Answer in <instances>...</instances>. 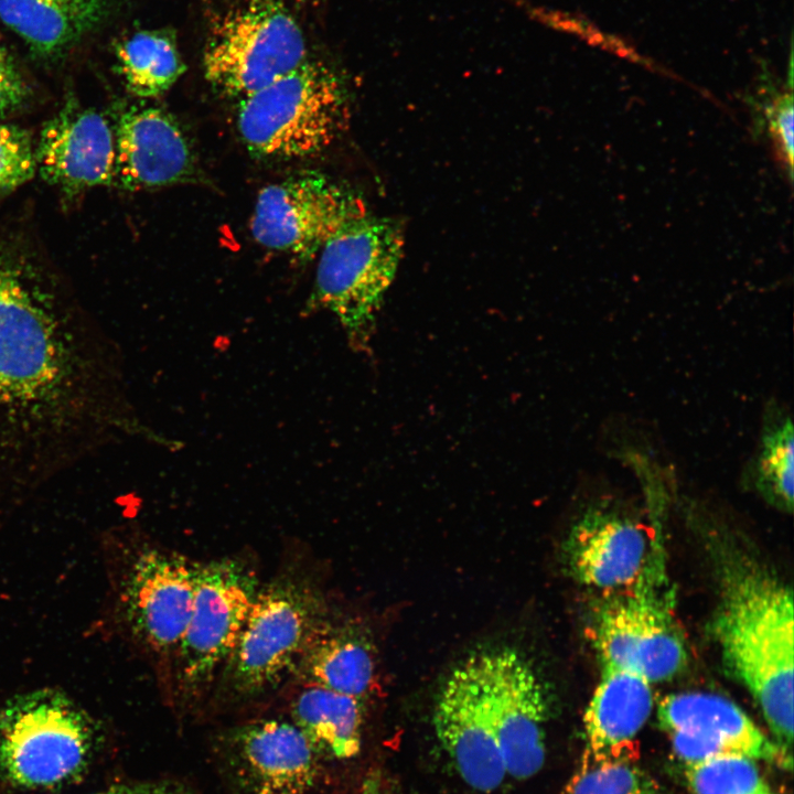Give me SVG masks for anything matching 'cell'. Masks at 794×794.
Returning <instances> with one entry per match:
<instances>
[{
    "instance_id": "obj_31",
    "label": "cell",
    "mask_w": 794,
    "mask_h": 794,
    "mask_svg": "<svg viewBox=\"0 0 794 794\" xmlns=\"http://www.w3.org/2000/svg\"><path fill=\"white\" fill-rule=\"evenodd\" d=\"M116 788H117V787L111 788V790H108V791L103 792V793H98V794H116Z\"/></svg>"
},
{
    "instance_id": "obj_7",
    "label": "cell",
    "mask_w": 794,
    "mask_h": 794,
    "mask_svg": "<svg viewBox=\"0 0 794 794\" xmlns=\"http://www.w3.org/2000/svg\"><path fill=\"white\" fill-rule=\"evenodd\" d=\"M95 742L90 717L60 690H32L0 709V771L17 785L71 782L87 766Z\"/></svg>"
},
{
    "instance_id": "obj_13",
    "label": "cell",
    "mask_w": 794,
    "mask_h": 794,
    "mask_svg": "<svg viewBox=\"0 0 794 794\" xmlns=\"http://www.w3.org/2000/svg\"><path fill=\"white\" fill-rule=\"evenodd\" d=\"M490 699L506 774L534 776L545 762L547 688L534 666L512 648L484 651Z\"/></svg>"
},
{
    "instance_id": "obj_26",
    "label": "cell",
    "mask_w": 794,
    "mask_h": 794,
    "mask_svg": "<svg viewBox=\"0 0 794 794\" xmlns=\"http://www.w3.org/2000/svg\"><path fill=\"white\" fill-rule=\"evenodd\" d=\"M561 794H662V790L635 760H619L579 765Z\"/></svg>"
},
{
    "instance_id": "obj_29",
    "label": "cell",
    "mask_w": 794,
    "mask_h": 794,
    "mask_svg": "<svg viewBox=\"0 0 794 794\" xmlns=\"http://www.w3.org/2000/svg\"><path fill=\"white\" fill-rule=\"evenodd\" d=\"M25 87L7 52L0 47V112L18 106Z\"/></svg>"
},
{
    "instance_id": "obj_8",
    "label": "cell",
    "mask_w": 794,
    "mask_h": 794,
    "mask_svg": "<svg viewBox=\"0 0 794 794\" xmlns=\"http://www.w3.org/2000/svg\"><path fill=\"white\" fill-rule=\"evenodd\" d=\"M307 60L303 32L281 0H238L213 18L203 68L218 92L243 99Z\"/></svg>"
},
{
    "instance_id": "obj_5",
    "label": "cell",
    "mask_w": 794,
    "mask_h": 794,
    "mask_svg": "<svg viewBox=\"0 0 794 794\" xmlns=\"http://www.w3.org/2000/svg\"><path fill=\"white\" fill-rule=\"evenodd\" d=\"M347 118L348 95L340 75L322 61L307 60L240 99L237 126L255 157L291 160L326 149Z\"/></svg>"
},
{
    "instance_id": "obj_4",
    "label": "cell",
    "mask_w": 794,
    "mask_h": 794,
    "mask_svg": "<svg viewBox=\"0 0 794 794\" xmlns=\"http://www.w3.org/2000/svg\"><path fill=\"white\" fill-rule=\"evenodd\" d=\"M107 564L115 619L128 639L167 669L194 597V562L141 538H111Z\"/></svg>"
},
{
    "instance_id": "obj_18",
    "label": "cell",
    "mask_w": 794,
    "mask_h": 794,
    "mask_svg": "<svg viewBox=\"0 0 794 794\" xmlns=\"http://www.w3.org/2000/svg\"><path fill=\"white\" fill-rule=\"evenodd\" d=\"M115 147V176L128 190L162 187L194 176L191 146L176 120L160 108L124 112Z\"/></svg>"
},
{
    "instance_id": "obj_12",
    "label": "cell",
    "mask_w": 794,
    "mask_h": 794,
    "mask_svg": "<svg viewBox=\"0 0 794 794\" xmlns=\"http://www.w3.org/2000/svg\"><path fill=\"white\" fill-rule=\"evenodd\" d=\"M436 736L460 777L491 793L507 777L496 738L484 652L455 666L437 696Z\"/></svg>"
},
{
    "instance_id": "obj_17",
    "label": "cell",
    "mask_w": 794,
    "mask_h": 794,
    "mask_svg": "<svg viewBox=\"0 0 794 794\" xmlns=\"http://www.w3.org/2000/svg\"><path fill=\"white\" fill-rule=\"evenodd\" d=\"M35 158L43 178L67 192L106 185L115 176V136L101 114L69 104L43 128Z\"/></svg>"
},
{
    "instance_id": "obj_32",
    "label": "cell",
    "mask_w": 794,
    "mask_h": 794,
    "mask_svg": "<svg viewBox=\"0 0 794 794\" xmlns=\"http://www.w3.org/2000/svg\"><path fill=\"white\" fill-rule=\"evenodd\" d=\"M771 794H774V793H771Z\"/></svg>"
},
{
    "instance_id": "obj_2",
    "label": "cell",
    "mask_w": 794,
    "mask_h": 794,
    "mask_svg": "<svg viewBox=\"0 0 794 794\" xmlns=\"http://www.w3.org/2000/svg\"><path fill=\"white\" fill-rule=\"evenodd\" d=\"M794 609L792 590L754 566L732 568L715 620L722 659L749 690L772 740L792 763Z\"/></svg>"
},
{
    "instance_id": "obj_15",
    "label": "cell",
    "mask_w": 794,
    "mask_h": 794,
    "mask_svg": "<svg viewBox=\"0 0 794 794\" xmlns=\"http://www.w3.org/2000/svg\"><path fill=\"white\" fill-rule=\"evenodd\" d=\"M230 764L248 794H310L316 752L302 731L282 719L236 727L227 738Z\"/></svg>"
},
{
    "instance_id": "obj_20",
    "label": "cell",
    "mask_w": 794,
    "mask_h": 794,
    "mask_svg": "<svg viewBox=\"0 0 794 794\" xmlns=\"http://www.w3.org/2000/svg\"><path fill=\"white\" fill-rule=\"evenodd\" d=\"M111 0H0V20L40 56L60 55L94 29Z\"/></svg>"
},
{
    "instance_id": "obj_30",
    "label": "cell",
    "mask_w": 794,
    "mask_h": 794,
    "mask_svg": "<svg viewBox=\"0 0 794 794\" xmlns=\"http://www.w3.org/2000/svg\"><path fill=\"white\" fill-rule=\"evenodd\" d=\"M116 794H191L185 788L169 784L155 783L137 786H121L116 788Z\"/></svg>"
},
{
    "instance_id": "obj_14",
    "label": "cell",
    "mask_w": 794,
    "mask_h": 794,
    "mask_svg": "<svg viewBox=\"0 0 794 794\" xmlns=\"http://www.w3.org/2000/svg\"><path fill=\"white\" fill-rule=\"evenodd\" d=\"M657 717L684 764L723 754H740L790 769L780 748L733 701L710 693L666 696Z\"/></svg>"
},
{
    "instance_id": "obj_24",
    "label": "cell",
    "mask_w": 794,
    "mask_h": 794,
    "mask_svg": "<svg viewBox=\"0 0 794 794\" xmlns=\"http://www.w3.org/2000/svg\"><path fill=\"white\" fill-rule=\"evenodd\" d=\"M760 491L785 511L793 507L794 429L790 415L769 416L754 465Z\"/></svg>"
},
{
    "instance_id": "obj_6",
    "label": "cell",
    "mask_w": 794,
    "mask_h": 794,
    "mask_svg": "<svg viewBox=\"0 0 794 794\" xmlns=\"http://www.w3.org/2000/svg\"><path fill=\"white\" fill-rule=\"evenodd\" d=\"M404 243L397 221L367 213L340 229L319 253L309 309L330 312L357 353L372 352L377 315L396 277Z\"/></svg>"
},
{
    "instance_id": "obj_22",
    "label": "cell",
    "mask_w": 794,
    "mask_h": 794,
    "mask_svg": "<svg viewBox=\"0 0 794 794\" xmlns=\"http://www.w3.org/2000/svg\"><path fill=\"white\" fill-rule=\"evenodd\" d=\"M291 721L316 753L352 759L361 749V700L322 687L304 685L291 704Z\"/></svg>"
},
{
    "instance_id": "obj_19",
    "label": "cell",
    "mask_w": 794,
    "mask_h": 794,
    "mask_svg": "<svg viewBox=\"0 0 794 794\" xmlns=\"http://www.w3.org/2000/svg\"><path fill=\"white\" fill-rule=\"evenodd\" d=\"M653 684L611 665L601 676L583 716L584 750L580 765L634 760V739L651 716Z\"/></svg>"
},
{
    "instance_id": "obj_27",
    "label": "cell",
    "mask_w": 794,
    "mask_h": 794,
    "mask_svg": "<svg viewBox=\"0 0 794 794\" xmlns=\"http://www.w3.org/2000/svg\"><path fill=\"white\" fill-rule=\"evenodd\" d=\"M36 158L29 135L10 125H0V192L12 190L34 173Z\"/></svg>"
},
{
    "instance_id": "obj_16",
    "label": "cell",
    "mask_w": 794,
    "mask_h": 794,
    "mask_svg": "<svg viewBox=\"0 0 794 794\" xmlns=\"http://www.w3.org/2000/svg\"><path fill=\"white\" fill-rule=\"evenodd\" d=\"M648 536L636 522L608 508L589 509L573 526L566 556L582 584L601 591L633 587L648 565Z\"/></svg>"
},
{
    "instance_id": "obj_1",
    "label": "cell",
    "mask_w": 794,
    "mask_h": 794,
    "mask_svg": "<svg viewBox=\"0 0 794 794\" xmlns=\"http://www.w3.org/2000/svg\"><path fill=\"white\" fill-rule=\"evenodd\" d=\"M132 423L101 328L0 265V501L88 459Z\"/></svg>"
},
{
    "instance_id": "obj_11",
    "label": "cell",
    "mask_w": 794,
    "mask_h": 794,
    "mask_svg": "<svg viewBox=\"0 0 794 794\" xmlns=\"http://www.w3.org/2000/svg\"><path fill=\"white\" fill-rule=\"evenodd\" d=\"M633 590L601 609L594 625V644L601 665L633 672L653 685L672 679L686 666L687 650L647 568Z\"/></svg>"
},
{
    "instance_id": "obj_9",
    "label": "cell",
    "mask_w": 794,
    "mask_h": 794,
    "mask_svg": "<svg viewBox=\"0 0 794 794\" xmlns=\"http://www.w3.org/2000/svg\"><path fill=\"white\" fill-rule=\"evenodd\" d=\"M257 573L243 559L194 562V597L176 648L170 687L184 700L203 696L215 684L240 635L259 589Z\"/></svg>"
},
{
    "instance_id": "obj_23",
    "label": "cell",
    "mask_w": 794,
    "mask_h": 794,
    "mask_svg": "<svg viewBox=\"0 0 794 794\" xmlns=\"http://www.w3.org/2000/svg\"><path fill=\"white\" fill-rule=\"evenodd\" d=\"M116 57L128 89L139 97L163 94L185 72L170 29L133 33L117 44Z\"/></svg>"
},
{
    "instance_id": "obj_21",
    "label": "cell",
    "mask_w": 794,
    "mask_h": 794,
    "mask_svg": "<svg viewBox=\"0 0 794 794\" xmlns=\"http://www.w3.org/2000/svg\"><path fill=\"white\" fill-rule=\"evenodd\" d=\"M375 673L373 654L352 625L324 620L294 675L313 685L361 700L371 689Z\"/></svg>"
},
{
    "instance_id": "obj_25",
    "label": "cell",
    "mask_w": 794,
    "mask_h": 794,
    "mask_svg": "<svg viewBox=\"0 0 794 794\" xmlns=\"http://www.w3.org/2000/svg\"><path fill=\"white\" fill-rule=\"evenodd\" d=\"M685 780L693 794H771L755 760L723 754L685 764Z\"/></svg>"
},
{
    "instance_id": "obj_3",
    "label": "cell",
    "mask_w": 794,
    "mask_h": 794,
    "mask_svg": "<svg viewBox=\"0 0 794 794\" xmlns=\"http://www.w3.org/2000/svg\"><path fill=\"white\" fill-rule=\"evenodd\" d=\"M326 619L320 590L303 573H280L259 587L216 684L223 697H258L294 675Z\"/></svg>"
},
{
    "instance_id": "obj_28",
    "label": "cell",
    "mask_w": 794,
    "mask_h": 794,
    "mask_svg": "<svg viewBox=\"0 0 794 794\" xmlns=\"http://www.w3.org/2000/svg\"><path fill=\"white\" fill-rule=\"evenodd\" d=\"M769 118L770 131L773 133L777 150L791 172L793 165L792 96L785 94L776 98L774 105L769 110Z\"/></svg>"
},
{
    "instance_id": "obj_10",
    "label": "cell",
    "mask_w": 794,
    "mask_h": 794,
    "mask_svg": "<svg viewBox=\"0 0 794 794\" xmlns=\"http://www.w3.org/2000/svg\"><path fill=\"white\" fill-rule=\"evenodd\" d=\"M366 214L352 189L310 171L259 192L250 232L261 246L311 259L340 229Z\"/></svg>"
}]
</instances>
